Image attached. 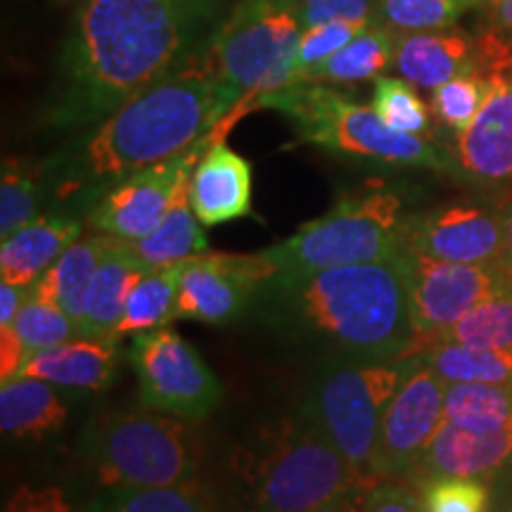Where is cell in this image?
Segmentation results:
<instances>
[{
	"label": "cell",
	"instance_id": "6da1fadb",
	"mask_svg": "<svg viewBox=\"0 0 512 512\" xmlns=\"http://www.w3.org/2000/svg\"><path fill=\"white\" fill-rule=\"evenodd\" d=\"M240 102L209 67L178 62L43 166L57 200L93 207L121 178L190 150Z\"/></svg>",
	"mask_w": 512,
	"mask_h": 512
},
{
	"label": "cell",
	"instance_id": "7a4b0ae2",
	"mask_svg": "<svg viewBox=\"0 0 512 512\" xmlns=\"http://www.w3.org/2000/svg\"><path fill=\"white\" fill-rule=\"evenodd\" d=\"M195 38L171 0H81L50 121L95 126L181 62Z\"/></svg>",
	"mask_w": 512,
	"mask_h": 512
},
{
	"label": "cell",
	"instance_id": "3957f363",
	"mask_svg": "<svg viewBox=\"0 0 512 512\" xmlns=\"http://www.w3.org/2000/svg\"><path fill=\"white\" fill-rule=\"evenodd\" d=\"M252 309L268 328L332 356L406 358L411 302L401 254L306 275H268Z\"/></svg>",
	"mask_w": 512,
	"mask_h": 512
},
{
	"label": "cell",
	"instance_id": "277c9868",
	"mask_svg": "<svg viewBox=\"0 0 512 512\" xmlns=\"http://www.w3.org/2000/svg\"><path fill=\"white\" fill-rule=\"evenodd\" d=\"M254 107L285 114L299 143L316 145L330 155L382 166H422L448 174L458 171L456 159L432 140L394 131L373 107L351 100L328 83H290L280 91L259 95Z\"/></svg>",
	"mask_w": 512,
	"mask_h": 512
},
{
	"label": "cell",
	"instance_id": "5b68a950",
	"mask_svg": "<svg viewBox=\"0 0 512 512\" xmlns=\"http://www.w3.org/2000/svg\"><path fill=\"white\" fill-rule=\"evenodd\" d=\"M403 197L387 183H368L342 195L332 209L261 256L271 275H306L337 266L387 261L403 252L408 221Z\"/></svg>",
	"mask_w": 512,
	"mask_h": 512
},
{
	"label": "cell",
	"instance_id": "8992f818",
	"mask_svg": "<svg viewBox=\"0 0 512 512\" xmlns=\"http://www.w3.org/2000/svg\"><path fill=\"white\" fill-rule=\"evenodd\" d=\"M406 373V358L332 356L306 384L299 408L328 434L366 482H377L373 458L384 411Z\"/></svg>",
	"mask_w": 512,
	"mask_h": 512
},
{
	"label": "cell",
	"instance_id": "52a82bcc",
	"mask_svg": "<svg viewBox=\"0 0 512 512\" xmlns=\"http://www.w3.org/2000/svg\"><path fill=\"white\" fill-rule=\"evenodd\" d=\"M183 420L152 408L100 415L83 434L95 482L102 489H136L195 479L200 453Z\"/></svg>",
	"mask_w": 512,
	"mask_h": 512
},
{
	"label": "cell",
	"instance_id": "ba28073f",
	"mask_svg": "<svg viewBox=\"0 0 512 512\" xmlns=\"http://www.w3.org/2000/svg\"><path fill=\"white\" fill-rule=\"evenodd\" d=\"M247 512H309L370 486L302 408L283 420L247 479Z\"/></svg>",
	"mask_w": 512,
	"mask_h": 512
},
{
	"label": "cell",
	"instance_id": "9c48e42d",
	"mask_svg": "<svg viewBox=\"0 0 512 512\" xmlns=\"http://www.w3.org/2000/svg\"><path fill=\"white\" fill-rule=\"evenodd\" d=\"M302 0H238L211 43V64L238 102L299 81Z\"/></svg>",
	"mask_w": 512,
	"mask_h": 512
},
{
	"label": "cell",
	"instance_id": "30bf717a",
	"mask_svg": "<svg viewBox=\"0 0 512 512\" xmlns=\"http://www.w3.org/2000/svg\"><path fill=\"white\" fill-rule=\"evenodd\" d=\"M128 361L143 408L202 420L221 403L223 387L188 339L164 328L133 335Z\"/></svg>",
	"mask_w": 512,
	"mask_h": 512
},
{
	"label": "cell",
	"instance_id": "8fae6325",
	"mask_svg": "<svg viewBox=\"0 0 512 512\" xmlns=\"http://www.w3.org/2000/svg\"><path fill=\"white\" fill-rule=\"evenodd\" d=\"M230 124H233V117H226L190 150L110 185L88 209V223L98 233L117 240L133 242L147 238L166 219L171 204L178 192L188 185L192 171L204 157V152L209 150V145L216 138H223Z\"/></svg>",
	"mask_w": 512,
	"mask_h": 512
},
{
	"label": "cell",
	"instance_id": "7c38bea8",
	"mask_svg": "<svg viewBox=\"0 0 512 512\" xmlns=\"http://www.w3.org/2000/svg\"><path fill=\"white\" fill-rule=\"evenodd\" d=\"M401 259L415 335L406 358L437 344L467 311L475 309L508 280L498 266L451 264L406 247Z\"/></svg>",
	"mask_w": 512,
	"mask_h": 512
},
{
	"label": "cell",
	"instance_id": "4fadbf2b",
	"mask_svg": "<svg viewBox=\"0 0 512 512\" xmlns=\"http://www.w3.org/2000/svg\"><path fill=\"white\" fill-rule=\"evenodd\" d=\"M446 382L422 356L406 358V373L384 411L377 439L375 479H406L444 425Z\"/></svg>",
	"mask_w": 512,
	"mask_h": 512
},
{
	"label": "cell",
	"instance_id": "5bb4252c",
	"mask_svg": "<svg viewBox=\"0 0 512 512\" xmlns=\"http://www.w3.org/2000/svg\"><path fill=\"white\" fill-rule=\"evenodd\" d=\"M271 273L273 268L261 254L209 252L183 261L176 318L200 320L216 328L233 323L252 309L256 290Z\"/></svg>",
	"mask_w": 512,
	"mask_h": 512
},
{
	"label": "cell",
	"instance_id": "9a60e30c",
	"mask_svg": "<svg viewBox=\"0 0 512 512\" xmlns=\"http://www.w3.org/2000/svg\"><path fill=\"white\" fill-rule=\"evenodd\" d=\"M403 247L451 264L498 266L503 259V223L498 209L472 202L441 204L411 214Z\"/></svg>",
	"mask_w": 512,
	"mask_h": 512
},
{
	"label": "cell",
	"instance_id": "2e32d148",
	"mask_svg": "<svg viewBox=\"0 0 512 512\" xmlns=\"http://www.w3.org/2000/svg\"><path fill=\"white\" fill-rule=\"evenodd\" d=\"M489 91L475 121L456 140L460 174L484 185L512 181V55L482 69Z\"/></svg>",
	"mask_w": 512,
	"mask_h": 512
},
{
	"label": "cell",
	"instance_id": "e0dca14e",
	"mask_svg": "<svg viewBox=\"0 0 512 512\" xmlns=\"http://www.w3.org/2000/svg\"><path fill=\"white\" fill-rule=\"evenodd\" d=\"M510 456L512 425L479 432L444 420L406 482L420 484L432 477H470L491 482Z\"/></svg>",
	"mask_w": 512,
	"mask_h": 512
},
{
	"label": "cell",
	"instance_id": "ac0fdd59",
	"mask_svg": "<svg viewBox=\"0 0 512 512\" xmlns=\"http://www.w3.org/2000/svg\"><path fill=\"white\" fill-rule=\"evenodd\" d=\"M188 197L204 226L252 216V164L216 138L192 171Z\"/></svg>",
	"mask_w": 512,
	"mask_h": 512
},
{
	"label": "cell",
	"instance_id": "d6986e66",
	"mask_svg": "<svg viewBox=\"0 0 512 512\" xmlns=\"http://www.w3.org/2000/svg\"><path fill=\"white\" fill-rule=\"evenodd\" d=\"M394 69L420 88H439L456 76L482 72V43L456 27L396 34Z\"/></svg>",
	"mask_w": 512,
	"mask_h": 512
},
{
	"label": "cell",
	"instance_id": "ffe728a7",
	"mask_svg": "<svg viewBox=\"0 0 512 512\" xmlns=\"http://www.w3.org/2000/svg\"><path fill=\"white\" fill-rule=\"evenodd\" d=\"M81 221L72 214H41L0 245V280L31 287L79 240Z\"/></svg>",
	"mask_w": 512,
	"mask_h": 512
},
{
	"label": "cell",
	"instance_id": "44dd1931",
	"mask_svg": "<svg viewBox=\"0 0 512 512\" xmlns=\"http://www.w3.org/2000/svg\"><path fill=\"white\" fill-rule=\"evenodd\" d=\"M117 368V342L74 337L53 349L38 351L24 363L17 377H36V380L57 384V387L100 392V389L110 387Z\"/></svg>",
	"mask_w": 512,
	"mask_h": 512
},
{
	"label": "cell",
	"instance_id": "7402d4cb",
	"mask_svg": "<svg viewBox=\"0 0 512 512\" xmlns=\"http://www.w3.org/2000/svg\"><path fill=\"white\" fill-rule=\"evenodd\" d=\"M145 271L147 268L128 252L124 240L110 238V245L93 275V283L88 287L79 337L119 342L117 332L121 318H124L128 294Z\"/></svg>",
	"mask_w": 512,
	"mask_h": 512
},
{
	"label": "cell",
	"instance_id": "603a6c76",
	"mask_svg": "<svg viewBox=\"0 0 512 512\" xmlns=\"http://www.w3.org/2000/svg\"><path fill=\"white\" fill-rule=\"evenodd\" d=\"M67 408L53 384L36 377H15L0 387V427L5 437L43 439L60 432Z\"/></svg>",
	"mask_w": 512,
	"mask_h": 512
},
{
	"label": "cell",
	"instance_id": "cb8c5ba5",
	"mask_svg": "<svg viewBox=\"0 0 512 512\" xmlns=\"http://www.w3.org/2000/svg\"><path fill=\"white\" fill-rule=\"evenodd\" d=\"M110 245V235H91V238L76 240L41 278L31 285L36 297L50 299L72 318L76 330L81 328L83 306H86L88 287L98 271L102 254Z\"/></svg>",
	"mask_w": 512,
	"mask_h": 512
},
{
	"label": "cell",
	"instance_id": "d4e9b609",
	"mask_svg": "<svg viewBox=\"0 0 512 512\" xmlns=\"http://www.w3.org/2000/svg\"><path fill=\"white\" fill-rule=\"evenodd\" d=\"M202 226L204 223L197 219L190 207L188 185H185L171 204L166 219L147 238L124 242L128 252L150 271V268L181 264V261L209 254V240Z\"/></svg>",
	"mask_w": 512,
	"mask_h": 512
},
{
	"label": "cell",
	"instance_id": "484cf974",
	"mask_svg": "<svg viewBox=\"0 0 512 512\" xmlns=\"http://www.w3.org/2000/svg\"><path fill=\"white\" fill-rule=\"evenodd\" d=\"M396 31L382 24H368L354 41L328 57L316 67L306 69L299 81L309 83H358L377 81L384 72L394 69Z\"/></svg>",
	"mask_w": 512,
	"mask_h": 512
},
{
	"label": "cell",
	"instance_id": "4316f807",
	"mask_svg": "<svg viewBox=\"0 0 512 512\" xmlns=\"http://www.w3.org/2000/svg\"><path fill=\"white\" fill-rule=\"evenodd\" d=\"M86 512H219V503L195 477L169 486L102 489L86 503Z\"/></svg>",
	"mask_w": 512,
	"mask_h": 512
},
{
	"label": "cell",
	"instance_id": "83f0119b",
	"mask_svg": "<svg viewBox=\"0 0 512 512\" xmlns=\"http://www.w3.org/2000/svg\"><path fill=\"white\" fill-rule=\"evenodd\" d=\"M181 264L150 268L138 280L124 309V318L119 323V339L124 335H140L164 328L176 318L178 285H181Z\"/></svg>",
	"mask_w": 512,
	"mask_h": 512
},
{
	"label": "cell",
	"instance_id": "f1b7e54d",
	"mask_svg": "<svg viewBox=\"0 0 512 512\" xmlns=\"http://www.w3.org/2000/svg\"><path fill=\"white\" fill-rule=\"evenodd\" d=\"M418 356L425 358L434 373L448 384H512V351L439 342Z\"/></svg>",
	"mask_w": 512,
	"mask_h": 512
},
{
	"label": "cell",
	"instance_id": "f546056e",
	"mask_svg": "<svg viewBox=\"0 0 512 512\" xmlns=\"http://www.w3.org/2000/svg\"><path fill=\"white\" fill-rule=\"evenodd\" d=\"M444 420L479 432L512 425V384L446 382Z\"/></svg>",
	"mask_w": 512,
	"mask_h": 512
},
{
	"label": "cell",
	"instance_id": "4dcf8cb0",
	"mask_svg": "<svg viewBox=\"0 0 512 512\" xmlns=\"http://www.w3.org/2000/svg\"><path fill=\"white\" fill-rule=\"evenodd\" d=\"M439 342L512 351V280H505L494 294L467 311Z\"/></svg>",
	"mask_w": 512,
	"mask_h": 512
},
{
	"label": "cell",
	"instance_id": "1f68e13d",
	"mask_svg": "<svg viewBox=\"0 0 512 512\" xmlns=\"http://www.w3.org/2000/svg\"><path fill=\"white\" fill-rule=\"evenodd\" d=\"M375 10L377 24L396 34H413L453 27L470 10V0H375Z\"/></svg>",
	"mask_w": 512,
	"mask_h": 512
},
{
	"label": "cell",
	"instance_id": "d6a6232c",
	"mask_svg": "<svg viewBox=\"0 0 512 512\" xmlns=\"http://www.w3.org/2000/svg\"><path fill=\"white\" fill-rule=\"evenodd\" d=\"M41 174L29 171L19 159H3L0 178V238H10L19 228L38 219L41 207Z\"/></svg>",
	"mask_w": 512,
	"mask_h": 512
},
{
	"label": "cell",
	"instance_id": "836d02e7",
	"mask_svg": "<svg viewBox=\"0 0 512 512\" xmlns=\"http://www.w3.org/2000/svg\"><path fill=\"white\" fill-rule=\"evenodd\" d=\"M12 328H15L19 339H22L29 358L38 354V351L53 349L57 344H64L69 342V339L79 337V330H76L72 318H69L55 302L36 297L34 292H29V299L24 302L22 311H19L15 323H12Z\"/></svg>",
	"mask_w": 512,
	"mask_h": 512
},
{
	"label": "cell",
	"instance_id": "e575fe53",
	"mask_svg": "<svg viewBox=\"0 0 512 512\" xmlns=\"http://www.w3.org/2000/svg\"><path fill=\"white\" fill-rule=\"evenodd\" d=\"M373 110L389 128L401 133L425 136L432 126V112L420 98L411 81L380 76L375 81Z\"/></svg>",
	"mask_w": 512,
	"mask_h": 512
},
{
	"label": "cell",
	"instance_id": "d590c367",
	"mask_svg": "<svg viewBox=\"0 0 512 512\" xmlns=\"http://www.w3.org/2000/svg\"><path fill=\"white\" fill-rule=\"evenodd\" d=\"M422 512H491L494 489L486 479L432 477L415 484Z\"/></svg>",
	"mask_w": 512,
	"mask_h": 512
},
{
	"label": "cell",
	"instance_id": "8d00e7d4",
	"mask_svg": "<svg viewBox=\"0 0 512 512\" xmlns=\"http://www.w3.org/2000/svg\"><path fill=\"white\" fill-rule=\"evenodd\" d=\"M486 91H489V79L484 72L456 76L432 91V114L460 136L475 121Z\"/></svg>",
	"mask_w": 512,
	"mask_h": 512
},
{
	"label": "cell",
	"instance_id": "74e56055",
	"mask_svg": "<svg viewBox=\"0 0 512 512\" xmlns=\"http://www.w3.org/2000/svg\"><path fill=\"white\" fill-rule=\"evenodd\" d=\"M366 27L368 24L337 19V22H325L318 24V27L306 29L302 36V46H299V76H302L306 69L328 60V57L335 55L337 50H342Z\"/></svg>",
	"mask_w": 512,
	"mask_h": 512
},
{
	"label": "cell",
	"instance_id": "f35d334b",
	"mask_svg": "<svg viewBox=\"0 0 512 512\" xmlns=\"http://www.w3.org/2000/svg\"><path fill=\"white\" fill-rule=\"evenodd\" d=\"M3 512H86L60 484H22L12 491Z\"/></svg>",
	"mask_w": 512,
	"mask_h": 512
},
{
	"label": "cell",
	"instance_id": "ab89813d",
	"mask_svg": "<svg viewBox=\"0 0 512 512\" xmlns=\"http://www.w3.org/2000/svg\"><path fill=\"white\" fill-rule=\"evenodd\" d=\"M358 22L375 24V0H302V27L304 31L325 22Z\"/></svg>",
	"mask_w": 512,
	"mask_h": 512
},
{
	"label": "cell",
	"instance_id": "60d3db41",
	"mask_svg": "<svg viewBox=\"0 0 512 512\" xmlns=\"http://www.w3.org/2000/svg\"><path fill=\"white\" fill-rule=\"evenodd\" d=\"M361 512H422L420 494L401 479H377L368 486Z\"/></svg>",
	"mask_w": 512,
	"mask_h": 512
},
{
	"label": "cell",
	"instance_id": "b9f144b4",
	"mask_svg": "<svg viewBox=\"0 0 512 512\" xmlns=\"http://www.w3.org/2000/svg\"><path fill=\"white\" fill-rule=\"evenodd\" d=\"M27 358V349H24L15 328H0V377H3V382L15 380Z\"/></svg>",
	"mask_w": 512,
	"mask_h": 512
},
{
	"label": "cell",
	"instance_id": "7bdbcfd3",
	"mask_svg": "<svg viewBox=\"0 0 512 512\" xmlns=\"http://www.w3.org/2000/svg\"><path fill=\"white\" fill-rule=\"evenodd\" d=\"M171 3L181 12V17L185 19L192 34L197 36L204 24H209L216 17L223 0H171Z\"/></svg>",
	"mask_w": 512,
	"mask_h": 512
},
{
	"label": "cell",
	"instance_id": "ee69618b",
	"mask_svg": "<svg viewBox=\"0 0 512 512\" xmlns=\"http://www.w3.org/2000/svg\"><path fill=\"white\" fill-rule=\"evenodd\" d=\"M31 287L0 283V328H12L15 318L29 299Z\"/></svg>",
	"mask_w": 512,
	"mask_h": 512
},
{
	"label": "cell",
	"instance_id": "f6af8a7d",
	"mask_svg": "<svg viewBox=\"0 0 512 512\" xmlns=\"http://www.w3.org/2000/svg\"><path fill=\"white\" fill-rule=\"evenodd\" d=\"M498 214H501L503 223V259L498 268L512 280V190L498 204Z\"/></svg>",
	"mask_w": 512,
	"mask_h": 512
},
{
	"label": "cell",
	"instance_id": "bcb514c9",
	"mask_svg": "<svg viewBox=\"0 0 512 512\" xmlns=\"http://www.w3.org/2000/svg\"><path fill=\"white\" fill-rule=\"evenodd\" d=\"M366 491H368V486H358V489L349 491V494L339 496L337 501H330V503L320 505V508H313L309 512H361Z\"/></svg>",
	"mask_w": 512,
	"mask_h": 512
},
{
	"label": "cell",
	"instance_id": "7dc6e473",
	"mask_svg": "<svg viewBox=\"0 0 512 512\" xmlns=\"http://www.w3.org/2000/svg\"><path fill=\"white\" fill-rule=\"evenodd\" d=\"M491 24L501 31V34L512 36V0H498L494 8L489 10Z\"/></svg>",
	"mask_w": 512,
	"mask_h": 512
},
{
	"label": "cell",
	"instance_id": "c3c4849f",
	"mask_svg": "<svg viewBox=\"0 0 512 512\" xmlns=\"http://www.w3.org/2000/svg\"><path fill=\"white\" fill-rule=\"evenodd\" d=\"M494 482L498 484V496H501L503 501L512 503V456L508 458V463L503 465V470L498 472ZM510 508H512V505H510Z\"/></svg>",
	"mask_w": 512,
	"mask_h": 512
},
{
	"label": "cell",
	"instance_id": "681fc988",
	"mask_svg": "<svg viewBox=\"0 0 512 512\" xmlns=\"http://www.w3.org/2000/svg\"><path fill=\"white\" fill-rule=\"evenodd\" d=\"M498 0H470V10H491Z\"/></svg>",
	"mask_w": 512,
	"mask_h": 512
},
{
	"label": "cell",
	"instance_id": "f907efd6",
	"mask_svg": "<svg viewBox=\"0 0 512 512\" xmlns=\"http://www.w3.org/2000/svg\"><path fill=\"white\" fill-rule=\"evenodd\" d=\"M503 512H512V508H508V510H503Z\"/></svg>",
	"mask_w": 512,
	"mask_h": 512
}]
</instances>
